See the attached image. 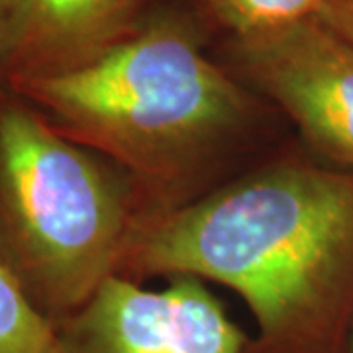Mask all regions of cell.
Instances as JSON below:
<instances>
[{
  "label": "cell",
  "mask_w": 353,
  "mask_h": 353,
  "mask_svg": "<svg viewBox=\"0 0 353 353\" xmlns=\"http://www.w3.org/2000/svg\"><path fill=\"white\" fill-rule=\"evenodd\" d=\"M118 277L234 290L263 353H343L353 324V169L277 161L139 216Z\"/></svg>",
  "instance_id": "6da1fadb"
},
{
  "label": "cell",
  "mask_w": 353,
  "mask_h": 353,
  "mask_svg": "<svg viewBox=\"0 0 353 353\" xmlns=\"http://www.w3.org/2000/svg\"><path fill=\"white\" fill-rule=\"evenodd\" d=\"M10 87L65 138L155 192L196 173L250 112L245 90L204 53L189 18L173 12H150L83 69Z\"/></svg>",
  "instance_id": "7a4b0ae2"
},
{
  "label": "cell",
  "mask_w": 353,
  "mask_h": 353,
  "mask_svg": "<svg viewBox=\"0 0 353 353\" xmlns=\"http://www.w3.org/2000/svg\"><path fill=\"white\" fill-rule=\"evenodd\" d=\"M134 194L30 102L0 106V252L38 308L73 314L118 275Z\"/></svg>",
  "instance_id": "3957f363"
},
{
  "label": "cell",
  "mask_w": 353,
  "mask_h": 353,
  "mask_svg": "<svg viewBox=\"0 0 353 353\" xmlns=\"http://www.w3.org/2000/svg\"><path fill=\"white\" fill-rule=\"evenodd\" d=\"M61 353H250L252 343L224 304L194 277L161 289L108 279L73 314L55 322Z\"/></svg>",
  "instance_id": "277c9868"
},
{
  "label": "cell",
  "mask_w": 353,
  "mask_h": 353,
  "mask_svg": "<svg viewBox=\"0 0 353 353\" xmlns=\"http://www.w3.org/2000/svg\"><path fill=\"white\" fill-rule=\"evenodd\" d=\"M238 73L277 104L303 138L353 169V48L318 16L230 38Z\"/></svg>",
  "instance_id": "5b68a950"
},
{
  "label": "cell",
  "mask_w": 353,
  "mask_h": 353,
  "mask_svg": "<svg viewBox=\"0 0 353 353\" xmlns=\"http://www.w3.org/2000/svg\"><path fill=\"white\" fill-rule=\"evenodd\" d=\"M152 0H2L0 75L8 85L83 69L126 41Z\"/></svg>",
  "instance_id": "8992f818"
},
{
  "label": "cell",
  "mask_w": 353,
  "mask_h": 353,
  "mask_svg": "<svg viewBox=\"0 0 353 353\" xmlns=\"http://www.w3.org/2000/svg\"><path fill=\"white\" fill-rule=\"evenodd\" d=\"M0 353H61L55 322L43 314L0 252Z\"/></svg>",
  "instance_id": "52a82bcc"
},
{
  "label": "cell",
  "mask_w": 353,
  "mask_h": 353,
  "mask_svg": "<svg viewBox=\"0 0 353 353\" xmlns=\"http://www.w3.org/2000/svg\"><path fill=\"white\" fill-rule=\"evenodd\" d=\"M230 38H248L318 16V0H199Z\"/></svg>",
  "instance_id": "ba28073f"
},
{
  "label": "cell",
  "mask_w": 353,
  "mask_h": 353,
  "mask_svg": "<svg viewBox=\"0 0 353 353\" xmlns=\"http://www.w3.org/2000/svg\"><path fill=\"white\" fill-rule=\"evenodd\" d=\"M318 18L353 48V0H318Z\"/></svg>",
  "instance_id": "9c48e42d"
},
{
  "label": "cell",
  "mask_w": 353,
  "mask_h": 353,
  "mask_svg": "<svg viewBox=\"0 0 353 353\" xmlns=\"http://www.w3.org/2000/svg\"><path fill=\"white\" fill-rule=\"evenodd\" d=\"M343 353H353V324H352V330H350V336H347V341H345Z\"/></svg>",
  "instance_id": "30bf717a"
},
{
  "label": "cell",
  "mask_w": 353,
  "mask_h": 353,
  "mask_svg": "<svg viewBox=\"0 0 353 353\" xmlns=\"http://www.w3.org/2000/svg\"><path fill=\"white\" fill-rule=\"evenodd\" d=\"M0 28H2V0H0Z\"/></svg>",
  "instance_id": "8fae6325"
}]
</instances>
